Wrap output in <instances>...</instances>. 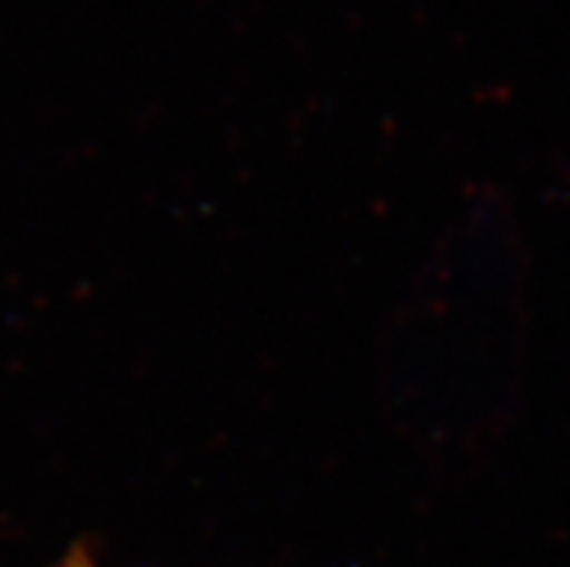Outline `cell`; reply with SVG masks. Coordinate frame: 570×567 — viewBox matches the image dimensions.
Returning a JSON list of instances; mask_svg holds the SVG:
<instances>
[{
  "label": "cell",
  "instance_id": "cell-1",
  "mask_svg": "<svg viewBox=\"0 0 570 567\" xmlns=\"http://www.w3.org/2000/svg\"><path fill=\"white\" fill-rule=\"evenodd\" d=\"M58 567H99V561H96V556H94V550H90V547L76 545L70 554L61 559V565H58Z\"/></svg>",
  "mask_w": 570,
  "mask_h": 567
}]
</instances>
